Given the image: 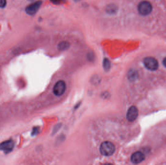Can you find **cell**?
Instances as JSON below:
<instances>
[{"instance_id": "6da1fadb", "label": "cell", "mask_w": 166, "mask_h": 165, "mask_svg": "<svg viewBox=\"0 0 166 165\" xmlns=\"http://www.w3.org/2000/svg\"><path fill=\"white\" fill-rule=\"evenodd\" d=\"M115 149V146L111 142H104L100 145V153L103 156H110L113 155Z\"/></svg>"}, {"instance_id": "7a4b0ae2", "label": "cell", "mask_w": 166, "mask_h": 165, "mask_svg": "<svg viewBox=\"0 0 166 165\" xmlns=\"http://www.w3.org/2000/svg\"><path fill=\"white\" fill-rule=\"evenodd\" d=\"M153 6L152 4L148 1H143L139 2L138 5V10L139 13L143 16L148 15L152 12Z\"/></svg>"}, {"instance_id": "3957f363", "label": "cell", "mask_w": 166, "mask_h": 165, "mask_svg": "<svg viewBox=\"0 0 166 165\" xmlns=\"http://www.w3.org/2000/svg\"><path fill=\"white\" fill-rule=\"evenodd\" d=\"M143 63L148 69L152 71L156 70L158 67V63L156 58L152 57H148L144 59Z\"/></svg>"}, {"instance_id": "277c9868", "label": "cell", "mask_w": 166, "mask_h": 165, "mask_svg": "<svg viewBox=\"0 0 166 165\" xmlns=\"http://www.w3.org/2000/svg\"><path fill=\"white\" fill-rule=\"evenodd\" d=\"M66 89V84L63 80H60L53 87V93L56 96L60 97L64 94Z\"/></svg>"}, {"instance_id": "5b68a950", "label": "cell", "mask_w": 166, "mask_h": 165, "mask_svg": "<svg viewBox=\"0 0 166 165\" xmlns=\"http://www.w3.org/2000/svg\"><path fill=\"white\" fill-rule=\"evenodd\" d=\"M42 5V2L41 1L33 2L25 8V12L29 15H34L38 11Z\"/></svg>"}, {"instance_id": "8992f818", "label": "cell", "mask_w": 166, "mask_h": 165, "mask_svg": "<svg viewBox=\"0 0 166 165\" xmlns=\"http://www.w3.org/2000/svg\"><path fill=\"white\" fill-rule=\"evenodd\" d=\"M139 115V110L135 106H131L128 109L126 114V118L128 121L132 122L136 120Z\"/></svg>"}, {"instance_id": "52a82bcc", "label": "cell", "mask_w": 166, "mask_h": 165, "mask_svg": "<svg viewBox=\"0 0 166 165\" xmlns=\"http://www.w3.org/2000/svg\"><path fill=\"white\" fill-rule=\"evenodd\" d=\"M14 147V142L12 140H9L0 143V150L9 153L12 151Z\"/></svg>"}, {"instance_id": "ba28073f", "label": "cell", "mask_w": 166, "mask_h": 165, "mask_svg": "<svg viewBox=\"0 0 166 165\" xmlns=\"http://www.w3.org/2000/svg\"><path fill=\"white\" fill-rule=\"evenodd\" d=\"M145 159V156L141 152H136L133 153L131 157V160L134 164H139Z\"/></svg>"}, {"instance_id": "9c48e42d", "label": "cell", "mask_w": 166, "mask_h": 165, "mask_svg": "<svg viewBox=\"0 0 166 165\" xmlns=\"http://www.w3.org/2000/svg\"><path fill=\"white\" fill-rule=\"evenodd\" d=\"M70 45L68 42L65 41L61 42L58 45V50L60 51H65L70 47Z\"/></svg>"}, {"instance_id": "30bf717a", "label": "cell", "mask_w": 166, "mask_h": 165, "mask_svg": "<svg viewBox=\"0 0 166 165\" xmlns=\"http://www.w3.org/2000/svg\"><path fill=\"white\" fill-rule=\"evenodd\" d=\"M103 68H104V69L106 70V71H107L110 68V61L107 58H105L103 60Z\"/></svg>"}, {"instance_id": "8fae6325", "label": "cell", "mask_w": 166, "mask_h": 165, "mask_svg": "<svg viewBox=\"0 0 166 165\" xmlns=\"http://www.w3.org/2000/svg\"><path fill=\"white\" fill-rule=\"evenodd\" d=\"M107 12L110 14H114L116 12L117 8L114 5H110L106 8Z\"/></svg>"}, {"instance_id": "7c38bea8", "label": "cell", "mask_w": 166, "mask_h": 165, "mask_svg": "<svg viewBox=\"0 0 166 165\" xmlns=\"http://www.w3.org/2000/svg\"><path fill=\"white\" fill-rule=\"evenodd\" d=\"M7 4L6 0H0V8L4 9Z\"/></svg>"}, {"instance_id": "4fadbf2b", "label": "cell", "mask_w": 166, "mask_h": 165, "mask_svg": "<svg viewBox=\"0 0 166 165\" xmlns=\"http://www.w3.org/2000/svg\"><path fill=\"white\" fill-rule=\"evenodd\" d=\"M50 1L55 5H60L64 2L65 0H50Z\"/></svg>"}, {"instance_id": "5bb4252c", "label": "cell", "mask_w": 166, "mask_h": 165, "mask_svg": "<svg viewBox=\"0 0 166 165\" xmlns=\"http://www.w3.org/2000/svg\"><path fill=\"white\" fill-rule=\"evenodd\" d=\"M38 131V128H34L33 131V133H32V135H35L37 133V132Z\"/></svg>"}, {"instance_id": "9a60e30c", "label": "cell", "mask_w": 166, "mask_h": 165, "mask_svg": "<svg viewBox=\"0 0 166 165\" xmlns=\"http://www.w3.org/2000/svg\"><path fill=\"white\" fill-rule=\"evenodd\" d=\"M163 65H164V66L165 67H166V58H164V60L163 61Z\"/></svg>"}, {"instance_id": "2e32d148", "label": "cell", "mask_w": 166, "mask_h": 165, "mask_svg": "<svg viewBox=\"0 0 166 165\" xmlns=\"http://www.w3.org/2000/svg\"><path fill=\"white\" fill-rule=\"evenodd\" d=\"M75 1L77 2V1H80V0H74Z\"/></svg>"}, {"instance_id": "e0dca14e", "label": "cell", "mask_w": 166, "mask_h": 165, "mask_svg": "<svg viewBox=\"0 0 166 165\" xmlns=\"http://www.w3.org/2000/svg\"><path fill=\"white\" fill-rule=\"evenodd\" d=\"M28 1H33V0H28Z\"/></svg>"}]
</instances>
